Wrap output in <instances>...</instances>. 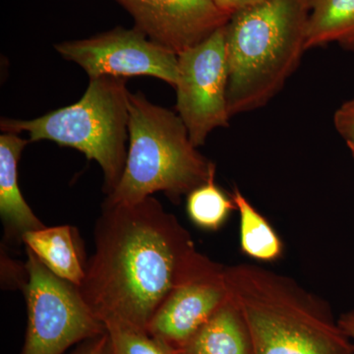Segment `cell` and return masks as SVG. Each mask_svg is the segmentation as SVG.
Segmentation results:
<instances>
[{"instance_id":"14","label":"cell","mask_w":354,"mask_h":354,"mask_svg":"<svg viewBox=\"0 0 354 354\" xmlns=\"http://www.w3.org/2000/svg\"><path fill=\"white\" fill-rule=\"evenodd\" d=\"M330 44L354 50V0H309L306 50Z\"/></svg>"},{"instance_id":"10","label":"cell","mask_w":354,"mask_h":354,"mask_svg":"<svg viewBox=\"0 0 354 354\" xmlns=\"http://www.w3.org/2000/svg\"><path fill=\"white\" fill-rule=\"evenodd\" d=\"M228 298L225 267L218 264L172 291L156 312L147 332L179 351Z\"/></svg>"},{"instance_id":"19","label":"cell","mask_w":354,"mask_h":354,"mask_svg":"<svg viewBox=\"0 0 354 354\" xmlns=\"http://www.w3.org/2000/svg\"><path fill=\"white\" fill-rule=\"evenodd\" d=\"M218 8L223 12L227 13L230 17L234 14L250 8L254 6L266 1V0H212Z\"/></svg>"},{"instance_id":"12","label":"cell","mask_w":354,"mask_h":354,"mask_svg":"<svg viewBox=\"0 0 354 354\" xmlns=\"http://www.w3.org/2000/svg\"><path fill=\"white\" fill-rule=\"evenodd\" d=\"M177 351L180 354H255L245 319L230 295L215 315Z\"/></svg>"},{"instance_id":"17","label":"cell","mask_w":354,"mask_h":354,"mask_svg":"<svg viewBox=\"0 0 354 354\" xmlns=\"http://www.w3.org/2000/svg\"><path fill=\"white\" fill-rule=\"evenodd\" d=\"M106 346L104 354H178L146 330L120 321L104 323Z\"/></svg>"},{"instance_id":"2","label":"cell","mask_w":354,"mask_h":354,"mask_svg":"<svg viewBox=\"0 0 354 354\" xmlns=\"http://www.w3.org/2000/svg\"><path fill=\"white\" fill-rule=\"evenodd\" d=\"M225 277L255 354H354L329 305L292 279L251 264L225 268Z\"/></svg>"},{"instance_id":"15","label":"cell","mask_w":354,"mask_h":354,"mask_svg":"<svg viewBox=\"0 0 354 354\" xmlns=\"http://www.w3.org/2000/svg\"><path fill=\"white\" fill-rule=\"evenodd\" d=\"M236 209L241 218V247L242 252L249 257L263 262H272L283 255V241L241 191L232 193Z\"/></svg>"},{"instance_id":"6","label":"cell","mask_w":354,"mask_h":354,"mask_svg":"<svg viewBox=\"0 0 354 354\" xmlns=\"http://www.w3.org/2000/svg\"><path fill=\"white\" fill-rule=\"evenodd\" d=\"M28 327L22 354H62L70 346L106 334L76 286L58 278L27 249Z\"/></svg>"},{"instance_id":"4","label":"cell","mask_w":354,"mask_h":354,"mask_svg":"<svg viewBox=\"0 0 354 354\" xmlns=\"http://www.w3.org/2000/svg\"><path fill=\"white\" fill-rule=\"evenodd\" d=\"M129 148L120 183L108 204H132L164 192L174 201L216 176V165L197 150L176 111L129 93Z\"/></svg>"},{"instance_id":"1","label":"cell","mask_w":354,"mask_h":354,"mask_svg":"<svg viewBox=\"0 0 354 354\" xmlns=\"http://www.w3.org/2000/svg\"><path fill=\"white\" fill-rule=\"evenodd\" d=\"M216 265L155 198L104 203L95 252L77 288L104 325L120 321L147 330L172 291Z\"/></svg>"},{"instance_id":"11","label":"cell","mask_w":354,"mask_h":354,"mask_svg":"<svg viewBox=\"0 0 354 354\" xmlns=\"http://www.w3.org/2000/svg\"><path fill=\"white\" fill-rule=\"evenodd\" d=\"M29 142L16 133L0 135V215L7 230L21 239L26 232L44 227L25 201L18 184V162Z\"/></svg>"},{"instance_id":"18","label":"cell","mask_w":354,"mask_h":354,"mask_svg":"<svg viewBox=\"0 0 354 354\" xmlns=\"http://www.w3.org/2000/svg\"><path fill=\"white\" fill-rule=\"evenodd\" d=\"M334 127L346 144L354 143V99L344 102L335 111Z\"/></svg>"},{"instance_id":"7","label":"cell","mask_w":354,"mask_h":354,"mask_svg":"<svg viewBox=\"0 0 354 354\" xmlns=\"http://www.w3.org/2000/svg\"><path fill=\"white\" fill-rule=\"evenodd\" d=\"M225 26L178 55L176 111L197 148L214 130L228 127L232 118Z\"/></svg>"},{"instance_id":"13","label":"cell","mask_w":354,"mask_h":354,"mask_svg":"<svg viewBox=\"0 0 354 354\" xmlns=\"http://www.w3.org/2000/svg\"><path fill=\"white\" fill-rule=\"evenodd\" d=\"M27 249L58 278L79 286L85 278L74 241L73 230L68 225L43 227L23 234Z\"/></svg>"},{"instance_id":"23","label":"cell","mask_w":354,"mask_h":354,"mask_svg":"<svg viewBox=\"0 0 354 354\" xmlns=\"http://www.w3.org/2000/svg\"><path fill=\"white\" fill-rule=\"evenodd\" d=\"M177 353H178V351H177ZM178 354H180V353H178Z\"/></svg>"},{"instance_id":"5","label":"cell","mask_w":354,"mask_h":354,"mask_svg":"<svg viewBox=\"0 0 354 354\" xmlns=\"http://www.w3.org/2000/svg\"><path fill=\"white\" fill-rule=\"evenodd\" d=\"M127 80L102 76L90 79L75 104L30 120L2 118V132L29 134L30 142L51 141L75 149L95 160L104 172V191L111 194L120 183L127 162L129 91Z\"/></svg>"},{"instance_id":"21","label":"cell","mask_w":354,"mask_h":354,"mask_svg":"<svg viewBox=\"0 0 354 354\" xmlns=\"http://www.w3.org/2000/svg\"><path fill=\"white\" fill-rule=\"evenodd\" d=\"M337 322L342 330L354 342V311L342 314Z\"/></svg>"},{"instance_id":"9","label":"cell","mask_w":354,"mask_h":354,"mask_svg":"<svg viewBox=\"0 0 354 354\" xmlns=\"http://www.w3.org/2000/svg\"><path fill=\"white\" fill-rule=\"evenodd\" d=\"M135 28L167 50L181 55L225 27L230 16L212 0H116Z\"/></svg>"},{"instance_id":"20","label":"cell","mask_w":354,"mask_h":354,"mask_svg":"<svg viewBox=\"0 0 354 354\" xmlns=\"http://www.w3.org/2000/svg\"><path fill=\"white\" fill-rule=\"evenodd\" d=\"M106 346V334L100 335L95 339H88L81 348L73 354H104Z\"/></svg>"},{"instance_id":"3","label":"cell","mask_w":354,"mask_h":354,"mask_svg":"<svg viewBox=\"0 0 354 354\" xmlns=\"http://www.w3.org/2000/svg\"><path fill=\"white\" fill-rule=\"evenodd\" d=\"M309 0H266L225 26L230 116L266 106L306 51Z\"/></svg>"},{"instance_id":"8","label":"cell","mask_w":354,"mask_h":354,"mask_svg":"<svg viewBox=\"0 0 354 354\" xmlns=\"http://www.w3.org/2000/svg\"><path fill=\"white\" fill-rule=\"evenodd\" d=\"M55 48L65 59L85 70L90 79L151 76L176 87L178 55L135 27L114 28L91 38L64 41Z\"/></svg>"},{"instance_id":"22","label":"cell","mask_w":354,"mask_h":354,"mask_svg":"<svg viewBox=\"0 0 354 354\" xmlns=\"http://www.w3.org/2000/svg\"><path fill=\"white\" fill-rule=\"evenodd\" d=\"M346 145H348L349 152H351V157H353V160L354 162V143H348V144H346Z\"/></svg>"},{"instance_id":"16","label":"cell","mask_w":354,"mask_h":354,"mask_svg":"<svg viewBox=\"0 0 354 354\" xmlns=\"http://www.w3.org/2000/svg\"><path fill=\"white\" fill-rule=\"evenodd\" d=\"M216 176L187 195L186 209L191 221L203 230H218L236 209L230 198L215 183Z\"/></svg>"}]
</instances>
